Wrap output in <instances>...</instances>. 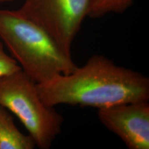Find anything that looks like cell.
Returning a JSON list of instances; mask_svg holds the SVG:
<instances>
[{"label":"cell","instance_id":"1","mask_svg":"<svg viewBox=\"0 0 149 149\" xmlns=\"http://www.w3.org/2000/svg\"><path fill=\"white\" fill-rule=\"evenodd\" d=\"M48 107L60 104L104 109L121 104L149 101V79L118 66L102 55H94L81 67L37 84Z\"/></svg>","mask_w":149,"mask_h":149},{"label":"cell","instance_id":"2","mask_svg":"<svg viewBox=\"0 0 149 149\" xmlns=\"http://www.w3.org/2000/svg\"><path fill=\"white\" fill-rule=\"evenodd\" d=\"M0 39L22 71L36 84L77 68L45 31L17 10L0 9Z\"/></svg>","mask_w":149,"mask_h":149},{"label":"cell","instance_id":"3","mask_svg":"<svg viewBox=\"0 0 149 149\" xmlns=\"http://www.w3.org/2000/svg\"><path fill=\"white\" fill-rule=\"evenodd\" d=\"M0 104L20 120L39 148H51L61 133L64 117L43 102L37 84L22 69L0 77Z\"/></svg>","mask_w":149,"mask_h":149},{"label":"cell","instance_id":"4","mask_svg":"<svg viewBox=\"0 0 149 149\" xmlns=\"http://www.w3.org/2000/svg\"><path fill=\"white\" fill-rule=\"evenodd\" d=\"M90 0H24L19 13L44 30L66 55L84 19Z\"/></svg>","mask_w":149,"mask_h":149},{"label":"cell","instance_id":"5","mask_svg":"<svg viewBox=\"0 0 149 149\" xmlns=\"http://www.w3.org/2000/svg\"><path fill=\"white\" fill-rule=\"evenodd\" d=\"M103 125L118 136L128 149L149 148V103L140 101L98 109Z\"/></svg>","mask_w":149,"mask_h":149},{"label":"cell","instance_id":"6","mask_svg":"<svg viewBox=\"0 0 149 149\" xmlns=\"http://www.w3.org/2000/svg\"><path fill=\"white\" fill-rule=\"evenodd\" d=\"M33 137L17 127L10 112L0 104V149H33Z\"/></svg>","mask_w":149,"mask_h":149},{"label":"cell","instance_id":"7","mask_svg":"<svg viewBox=\"0 0 149 149\" xmlns=\"http://www.w3.org/2000/svg\"><path fill=\"white\" fill-rule=\"evenodd\" d=\"M134 0H90L88 17L100 18L111 13L120 14L127 10Z\"/></svg>","mask_w":149,"mask_h":149},{"label":"cell","instance_id":"8","mask_svg":"<svg viewBox=\"0 0 149 149\" xmlns=\"http://www.w3.org/2000/svg\"><path fill=\"white\" fill-rule=\"evenodd\" d=\"M20 69L19 65L12 56L6 53L3 42L0 41V77Z\"/></svg>","mask_w":149,"mask_h":149},{"label":"cell","instance_id":"9","mask_svg":"<svg viewBox=\"0 0 149 149\" xmlns=\"http://www.w3.org/2000/svg\"><path fill=\"white\" fill-rule=\"evenodd\" d=\"M15 1V0H0V4L1 3H4L7 2H11V1Z\"/></svg>","mask_w":149,"mask_h":149}]
</instances>
